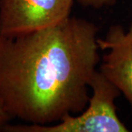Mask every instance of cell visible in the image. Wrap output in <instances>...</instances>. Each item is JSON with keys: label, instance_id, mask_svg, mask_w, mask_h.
Segmentation results:
<instances>
[{"label": "cell", "instance_id": "3", "mask_svg": "<svg viewBox=\"0 0 132 132\" xmlns=\"http://www.w3.org/2000/svg\"><path fill=\"white\" fill-rule=\"evenodd\" d=\"M73 0H0V35L33 32L71 16Z\"/></svg>", "mask_w": 132, "mask_h": 132}, {"label": "cell", "instance_id": "6", "mask_svg": "<svg viewBox=\"0 0 132 132\" xmlns=\"http://www.w3.org/2000/svg\"><path fill=\"white\" fill-rule=\"evenodd\" d=\"M9 120L10 119L7 117V115L2 111V109L0 107V131L2 130L3 127L6 124H7Z\"/></svg>", "mask_w": 132, "mask_h": 132}, {"label": "cell", "instance_id": "1", "mask_svg": "<svg viewBox=\"0 0 132 132\" xmlns=\"http://www.w3.org/2000/svg\"><path fill=\"white\" fill-rule=\"evenodd\" d=\"M98 30L70 16L42 30L0 35V107L10 120L51 125L85 110L100 61Z\"/></svg>", "mask_w": 132, "mask_h": 132}, {"label": "cell", "instance_id": "2", "mask_svg": "<svg viewBox=\"0 0 132 132\" xmlns=\"http://www.w3.org/2000/svg\"><path fill=\"white\" fill-rule=\"evenodd\" d=\"M92 94L85 109L79 114L68 115L51 125H9L2 131L8 132H128L120 120L114 101L121 93L117 87L96 71L90 85Z\"/></svg>", "mask_w": 132, "mask_h": 132}, {"label": "cell", "instance_id": "4", "mask_svg": "<svg viewBox=\"0 0 132 132\" xmlns=\"http://www.w3.org/2000/svg\"><path fill=\"white\" fill-rule=\"evenodd\" d=\"M97 44L99 50L107 51L99 71L132 105V21L127 30L120 24L112 25Z\"/></svg>", "mask_w": 132, "mask_h": 132}, {"label": "cell", "instance_id": "5", "mask_svg": "<svg viewBox=\"0 0 132 132\" xmlns=\"http://www.w3.org/2000/svg\"><path fill=\"white\" fill-rule=\"evenodd\" d=\"M84 7L101 9L103 7H112L116 4V0H76Z\"/></svg>", "mask_w": 132, "mask_h": 132}]
</instances>
